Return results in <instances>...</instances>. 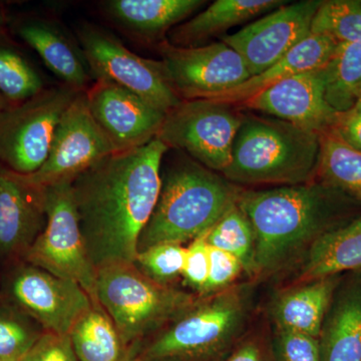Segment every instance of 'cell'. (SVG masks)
<instances>
[{"instance_id": "1", "label": "cell", "mask_w": 361, "mask_h": 361, "mask_svg": "<svg viewBox=\"0 0 361 361\" xmlns=\"http://www.w3.org/2000/svg\"><path fill=\"white\" fill-rule=\"evenodd\" d=\"M159 139L106 157L71 182L80 231L96 268L134 264L137 241L155 209L161 187Z\"/></svg>"}, {"instance_id": "2", "label": "cell", "mask_w": 361, "mask_h": 361, "mask_svg": "<svg viewBox=\"0 0 361 361\" xmlns=\"http://www.w3.org/2000/svg\"><path fill=\"white\" fill-rule=\"evenodd\" d=\"M237 205L255 234L257 275H270L302 257L336 228L360 217L355 199L319 180L295 186L241 190Z\"/></svg>"}, {"instance_id": "3", "label": "cell", "mask_w": 361, "mask_h": 361, "mask_svg": "<svg viewBox=\"0 0 361 361\" xmlns=\"http://www.w3.org/2000/svg\"><path fill=\"white\" fill-rule=\"evenodd\" d=\"M319 149L318 135L272 116L243 114L222 174L245 186L306 184L316 179Z\"/></svg>"}, {"instance_id": "4", "label": "cell", "mask_w": 361, "mask_h": 361, "mask_svg": "<svg viewBox=\"0 0 361 361\" xmlns=\"http://www.w3.org/2000/svg\"><path fill=\"white\" fill-rule=\"evenodd\" d=\"M240 191L199 163L174 166L161 180L155 209L137 241V253L161 243L183 245L205 234L237 203Z\"/></svg>"}, {"instance_id": "5", "label": "cell", "mask_w": 361, "mask_h": 361, "mask_svg": "<svg viewBox=\"0 0 361 361\" xmlns=\"http://www.w3.org/2000/svg\"><path fill=\"white\" fill-rule=\"evenodd\" d=\"M97 300L108 313L125 345L137 357L145 342L189 310L198 296L164 286L135 264L97 270Z\"/></svg>"}, {"instance_id": "6", "label": "cell", "mask_w": 361, "mask_h": 361, "mask_svg": "<svg viewBox=\"0 0 361 361\" xmlns=\"http://www.w3.org/2000/svg\"><path fill=\"white\" fill-rule=\"evenodd\" d=\"M229 287L196 302L142 346L135 360L210 361L219 355L245 325L248 295Z\"/></svg>"}, {"instance_id": "7", "label": "cell", "mask_w": 361, "mask_h": 361, "mask_svg": "<svg viewBox=\"0 0 361 361\" xmlns=\"http://www.w3.org/2000/svg\"><path fill=\"white\" fill-rule=\"evenodd\" d=\"M80 92L61 85L0 111V166L20 175L37 172L61 116Z\"/></svg>"}, {"instance_id": "8", "label": "cell", "mask_w": 361, "mask_h": 361, "mask_svg": "<svg viewBox=\"0 0 361 361\" xmlns=\"http://www.w3.org/2000/svg\"><path fill=\"white\" fill-rule=\"evenodd\" d=\"M47 225L25 261L82 286L94 305L97 270L90 262L80 231L71 183L45 187Z\"/></svg>"}, {"instance_id": "9", "label": "cell", "mask_w": 361, "mask_h": 361, "mask_svg": "<svg viewBox=\"0 0 361 361\" xmlns=\"http://www.w3.org/2000/svg\"><path fill=\"white\" fill-rule=\"evenodd\" d=\"M78 40L94 82L108 80L125 87L166 114L182 103L163 61L137 56L110 32L92 23L78 28Z\"/></svg>"}, {"instance_id": "10", "label": "cell", "mask_w": 361, "mask_h": 361, "mask_svg": "<svg viewBox=\"0 0 361 361\" xmlns=\"http://www.w3.org/2000/svg\"><path fill=\"white\" fill-rule=\"evenodd\" d=\"M0 300L30 315L44 331L59 336H68L78 318L94 305L77 282L25 261L4 268Z\"/></svg>"}, {"instance_id": "11", "label": "cell", "mask_w": 361, "mask_h": 361, "mask_svg": "<svg viewBox=\"0 0 361 361\" xmlns=\"http://www.w3.org/2000/svg\"><path fill=\"white\" fill-rule=\"evenodd\" d=\"M243 114L233 104L214 99H190L169 111L157 139L180 149L213 172H224L231 161L235 137Z\"/></svg>"}, {"instance_id": "12", "label": "cell", "mask_w": 361, "mask_h": 361, "mask_svg": "<svg viewBox=\"0 0 361 361\" xmlns=\"http://www.w3.org/2000/svg\"><path fill=\"white\" fill-rule=\"evenodd\" d=\"M116 153L90 114L85 92L73 99L59 121L44 165L26 179L45 188L71 183L106 157Z\"/></svg>"}, {"instance_id": "13", "label": "cell", "mask_w": 361, "mask_h": 361, "mask_svg": "<svg viewBox=\"0 0 361 361\" xmlns=\"http://www.w3.org/2000/svg\"><path fill=\"white\" fill-rule=\"evenodd\" d=\"M159 51L171 85L183 101L212 99L251 78L238 52L223 42L193 47L163 42Z\"/></svg>"}, {"instance_id": "14", "label": "cell", "mask_w": 361, "mask_h": 361, "mask_svg": "<svg viewBox=\"0 0 361 361\" xmlns=\"http://www.w3.org/2000/svg\"><path fill=\"white\" fill-rule=\"evenodd\" d=\"M322 0H303L284 4L254 21L222 42L239 56L251 78L274 65L310 35V26Z\"/></svg>"}, {"instance_id": "15", "label": "cell", "mask_w": 361, "mask_h": 361, "mask_svg": "<svg viewBox=\"0 0 361 361\" xmlns=\"http://www.w3.org/2000/svg\"><path fill=\"white\" fill-rule=\"evenodd\" d=\"M90 114L116 153L145 146L156 139L166 115L120 85L97 80L85 90Z\"/></svg>"}, {"instance_id": "16", "label": "cell", "mask_w": 361, "mask_h": 361, "mask_svg": "<svg viewBox=\"0 0 361 361\" xmlns=\"http://www.w3.org/2000/svg\"><path fill=\"white\" fill-rule=\"evenodd\" d=\"M325 87L324 68L303 71L280 80L240 106L319 135L334 126L338 113L327 103Z\"/></svg>"}, {"instance_id": "17", "label": "cell", "mask_w": 361, "mask_h": 361, "mask_svg": "<svg viewBox=\"0 0 361 361\" xmlns=\"http://www.w3.org/2000/svg\"><path fill=\"white\" fill-rule=\"evenodd\" d=\"M47 225L45 188L0 166V264L25 261Z\"/></svg>"}, {"instance_id": "18", "label": "cell", "mask_w": 361, "mask_h": 361, "mask_svg": "<svg viewBox=\"0 0 361 361\" xmlns=\"http://www.w3.org/2000/svg\"><path fill=\"white\" fill-rule=\"evenodd\" d=\"M16 32L63 85L82 92L92 85L94 78L82 47L58 21L25 18L16 23Z\"/></svg>"}, {"instance_id": "19", "label": "cell", "mask_w": 361, "mask_h": 361, "mask_svg": "<svg viewBox=\"0 0 361 361\" xmlns=\"http://www.w3.org/2000/svg\"><path fill=\"white\" fill-rule=\"evenodd\" d=\"M320 360L361 361V271L341 282L318 337Z\"/></svg>"}, {"instance_id": "20", "label": "cell", "mask_w": 361, "mask_h": 361, "mask_svg": "<svg viewBox=\"0 0 361 361\" xmlns=\"http://www.w3.org/2000/svg\"><path fill=\"white\" fill-rule=\"evenodd\" d=\"M342 275L298 283L275 297L270 308L275 329L318 338Z\"/></svg>"}, {"instance_id": "21", "label": "cell", "mask_w": 361, "mask_h": 361, "mask_svg": "<svg viewBox=\"0 0 361 361\" xmlns=\"http://www.w3.org/2000/svg\"><path fill=\"white\" fill-rule=\"evenodd\" d=\"M337 47L338 45L332 40L310 33L305 39L287 52L283 58L280 59L260 75L252 77L234 89L226 90L209 99L233 106L244 103L280 80L303 71L325 68L334 58Z\"/></svg>"}, {"instance_id": "22", "label": "cell", "mask_w": 361, "mask_h": 361, "mask_svg": "<svg viewBox=\"0 0 361 361\" xmlns=\"http://www.w3.org/2000/svg\"><path fill=\"white\" fill-rule=\"evenodd\" d=\"M361 271V215L325 233L304 254L296 282L312 281Z\"/></svg>"}, {"instance_id": "23", "label": "cell", "mask_w": 361, "mask_h": 361, "mask_svg": "<svg viewBox=\"0 0 361 361\" xmlns=\"http://www.w3.org/2000/svg\"><path fill=\"white\" fill-rule=\"evenodd\" d=\"M201 0H110L106 13L116 25L142 39H159L198 11Z\"/></svg>"}, {"instance_id": "24", "label": "cell", "mask_w": 361, "mask_h": 361, "mask_svg": "<svg viewBox=\"0 0 361 361\" xmlns=\"http://www.w3.org/2000/svg\"><path fill=\"white\" fill-rule=\"evenodd\" d=\"M286 4L288 2L282 0H216L192 20L175 27L171 32L170 44L180 47H198L209 37Z\"/></svg>"}, {"instance_id": "25", "label": "cell", "mask_w": 361, "mask_h": 361, "mask_svg": "<svg viewBox=\"0 0 361 361\" xmlns=\"http://www.w3.org/2000/svg\"><path fill=\"white\" fill-rule=\"evenodd\" d=\"M71 345L78 361H134L113 320L101 305H92L71 329Z\"/></svg>"}, {"instance_id": "26", "label": "cell", "mask_w": 361, "mask_h": 361, "mask_svg": "<svg viewBox=\"0 0 361 361\" xmlns=\"http://www.w3.org/2000/svg\"><path fill=\"white\" fill-rule=\"evenodd\" d=\"M319 145L316 179L361 205V152L346 144L331 128L319 135Z\"/></svg>"}, {"instance_id": "27", "label": "cell", "mask_w": 361, "mask_h": 361, "mask_svg": "<svg viewBox=\"0 0 361 361\" xmlns=\"http://www.w3.org/2000/svg\"><path fill=\"white\" fill-rule=\"evenodd\" d=\"M324 70L327 103L336 111L349 110L361 85V39L337 47Z\"/></svg>"}, {"instance_id": "28", "label": "cell", "mask_w": 361, "mask_h": 361, "mask_svg": "<svg viewBox=\"0 0 361 361\" xmlns=\"http://www.w3.org/2000/svg\"><path fill=\"white\" fill-rule=\"evenodd\" d=\"M206 241L211 247L238 259L247 274L257 275L255 234L250 221L237 203L207 232Z\"/></svg>"}, {"instance_id": "29", "label": "cell", "mask_w": 361, "mask_h": 361, "mask_svg": "<svg viewBox=\"0 0 361 361\" xmlns=\"http://www.w3.org/2000/svg\"><path fill=\"white\" fill-rule=\"evenodd\" d=\"M44 90L39 73L0 32V94L20 104Z\"/></svg>"}, {"instance_id": "30", "label": "cell", "mask_w": 361, "mask_h": 361, "mask_svg": "<svg viewBox=\"0 0 361 361\" xmlns=\"http://www.w3.org/2000/svg\"><path fill=\"white\" fill-rule=\"evenodd\" d=\"M310 33L326 37L338 47L360 40L361 0H322Z\"/></svg>"}, {"instance_id": "31", "label": "cell", "mask_w": 361, "mask_h": 361, "mask_svg": "<svg viewBox=\"0 0 361 361\" xmlns=\"http://www.w3.org/2000/svg\"><path fill=\"white\" fill-rule=\"evenodd\" d=\"M44 332L30 315L0 300V361H23Z\"/></svg>"}, {"instance_id": "32", "label": "cell", "mask_w": 361, "mask_h": 361, "mask_svg": "<svg viewBox=\"0 0 361 361\" xmlns=\"http://www.w3.org/2000/svg\"><path fill=\"white\" fill-rule=\"evenodd\" d=\"M186 248L182 244L161 243L139 252L134 264L145 276L164 286H172L183 276Z\"/></svg>"}, {"instance_id": "33", "label": "cell", "mask_w": 361, "mask_h": 361, "mask_svg": "<svg viewBox=\"0 0 361 361\" xmlns=\"http://www.w3.org/2000/svg\"><path fill=\"white\" fill-rule=\"evenodd\" d=\"M273 351L277 361H322L318 338L289 330L275 329Z\"/></svg>"}, {"instance_id": "34", "label": "cell", "mask_w": 361, "mask_h": 361, "mask_svg": "<svg viewBox=\"0 0 361 361\" xmlns=\"http://www.w3.org/2000/svg\"><path fill=\"white\" fill-rule=\"evenodd\" d=\"M242 271H244L243 266L235 256L210 246L208 280L199 296L211 295L229 288Z\"/></svg>"}, {"instance_id": "35", "label": "cell", "mask_w": 361, "mask_h": 361, "mask_svg": "<svg viewBox=\"0 0 361 361\" xmlns=\"http://www.w3.org/2000/svg\"><path fill=\"white\" fill-rule=\"evenodd\" d=\"M206 234L193 240L186 248L183 271L185 283L198 292L199 295L208 280L210 269V245L207 243Z\"/></svg>"}, {"instance_id": "36", "label": "cell", "mask_w": 361, "mask_h": 361, "mask_svg": "<svg viewBox=\"0 0 361 361\" xmlns=\"http://www.w3.org/2000/svg\"><path fill=\"white\" fill-rule=\"evenodd\" d=\"M23 361H78L70 336L45 331Z\"/></svg>"}, {"instance_id": "37", "label": "cell", "mask_w": 361, "mask_h": 361, "mask_svg": "<svg viewBox=\"0 0 361 361\" xmlns=\"http://www.w3.org/2000/svg\"><path fill=\"white\" fill-rule=\"evenodd\" d=\"M331 129L353 149L361 152V103L356 102L348 111H338Z\"/></svg>"}, {"instance_id": "38", "label": "cell", "mask_w": 361, "mask_h": 361, "mask_svg": "<svg viewBox=\"0 0 361 361\" xmlns=\"http://www.w3.org/2000/svg\"><path fill=\"white\" fill-rule=\"evenodd\" d=\"M225 361H270L264 348L257 341L242 343Z\"/></svg>"}, {"instance_id": "39", "label": "cell", "mask_w": 361, "mask_h": 361, "mask_svg": "<svg viewBox=\"0 0 361 361\" xmlns=\"http://www.w3.org/2000/svg\"><path fill=\"white\" fill-rule=\"evenodd\" d=\"M7 23L6 14L4 13V8L0 6V32L4 30Z\"/></svg>"}, {"instance_id": "40", "label": "cell", "mask_w": 361, "mask_h": 361, "mask_svg": "<svg viewBox=\"0 0 361 361\" xmlns=\"http://www.w3.org/2000/svg\"><path fill=\"white\" fill-rule=\"evenodd\" d=\"M9 104H9L8 102H7L6 99L0 94V111L4 110V109L7 108Z\"/></svg>"}, {"instance_id": "41", "label": "cell", "mask_w": 361, "mask_h": 361, "mask_svg": "<svg viewBox=\"0 0 361 361\" xmlns=\"http://www.w3.org/2000/svg\"><path fill=\"white\" fill-rule=\"evenodd\" d=\"M357 101L361 103V85L358 87L357 92H356V102Z\"/></svg>"}, {"instance_id": "42", "label": "cell", "mask_w": 361, "mask_h": 361, "mask_svg": "<svg viewBox=\"0 0 361 361\" xmlns=\"http://www.w3.org/2000/svg\"><path fill=\"white\" fill-rule=\"evenodd\" d=\"M2 272H4V268H2V265L0 264V290H1Z\"/></svg>"}]
</instances>
